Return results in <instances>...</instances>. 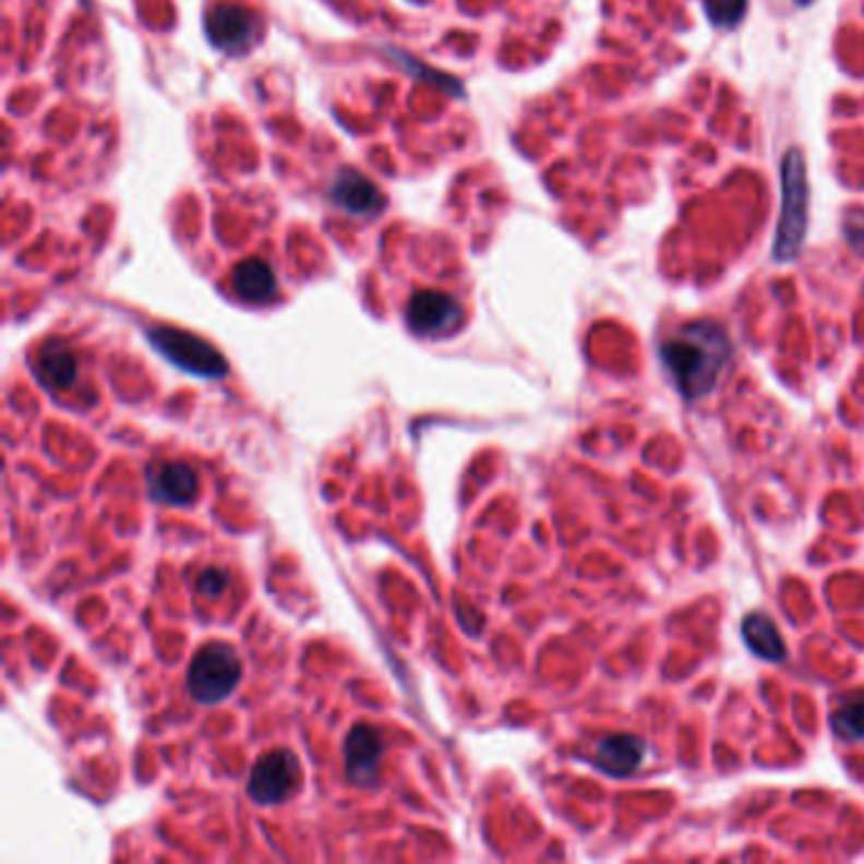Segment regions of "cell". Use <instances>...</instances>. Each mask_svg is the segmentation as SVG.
Returning <instances> with one entry per match:
<instances>
[{"instance_id":"1","label":"cell","mask_w":864,"mask_h":864,"mask_svg":"<svg viewBox=\"0 0 864 864\" xmlns=\"http://www.w3.org/2000/svg\"><path fill=\"white\" fill-rule=\"evenodd\" d=\"M730 352L733 348H730L725 327L715 320H695L667 337L659 348V358L682 396L697 400L718 386Z\"/></svg>"},{"instance_id":"2","label":"cell","mask_w":864,"mask_h":864,"mask_svg":"<svg viewBox=\"0 0 864 864\" xmlns=\"http://www.w3.org/2000/svg\"><path fill=\"white\" fill-rule=\"evenodd\" d=\"M808 226V172L804 153L789 147L781 160V214L776 226L773 259L793 262L801 254Z\"/></svg>"},{"instance_id":"3","label":"cell","mask_w":864,"mask_h":864,"mask_svg":"<svg viewBox=\"0 0 864 864\" xmlns=\"http://www.w3.org/2000/svg\"><path fill=\"white\" fill-rule=\"evenodd\" d=\"M241 680V659L224 641H208L195 651L188 670V689L203 705L224 703Z\"/></svg>"},{"instance_id":"4","label":"cell","mask_w":864,"mask_h":864,"mask_svg":"<svg viewBox=\"0 0 864 864\" xmlns=\"http://www.w3.org/2000/svg\"><path fill=\"white\" fill-rule=\"evenodd\" d=\"M147 337H151L157 352H163L172 365L183 368L188 373L201 375V379H224L229 373L221 352L193 333L178 327H151Z\"/></svg>"},{"instance_id":"5","label":"cell","mask_w":864,"mask_h":864,"mask_svg":"<svg viewBox=\"0 0 864 864\" xmlns=\"http://www.w3.org/2000/svg\"><path fill=\"white\" fill-rule=\"evenodd\" d=\"M302 779L300 760L292 751H272L256 760L249 776V796L256 804L274 806L287 801Z\"/></svg>"},{"instance_id":"6","label":"cell","mask_w":864,"mask_h":864,"mask_svg":"<svg viewBox=\"0 0 864 864\" xmlns=\"http://www.w3.org/2000/svg\"><path fill=\"white\" fill-rule=\"evenodd\" d=\"M406 322L416 335H446L461 322V304L452 295L427 289L411 297L406 308Z\"/></svg>"},{"instance_id":"7","label":"cell","mask_w":864,"mask_h":864,"mask_svg":"<svg viewBox=\"0 0 864 864\" xmlns=\"http://www.w3.org/2000/svg\"><path fill=\"white\" fill-rule=\"evenodd\" d=\"M256 19L249 8L221 3L206 15V34L216 49L226 53H241L256 36Z\"/></svg>"},{"instance_id":"8","label":"cell","mask_w":864,"mask_h":864,"mask_svg":"<svg viewBox=\"0 0 864 864\" xmlns=\"http://www.w3.org/2000/svg\"><path fill=\"white\" fill-rule=\"evenodd\" d=\"M199 475L185 461H155L147 469V490L165 505H191L199 497Z\"/></svg>"},{"instance_id":"9","label":"cell","mask_w":864,"mask_h":864,"mask_svg":"<svg viewBox=\"0 0 864 864\" xmlns=\"http://www.w3.org/2000/svg\"><path fill=\"white\" fill-rule=\"evenodd\" d=\"M383 751V735L373 725H356L345 737V771L352 783H373L379 773Z\"/></svg>"},{"instance_id":"10","label":"cell","mask_w":864,"mask_h":864,"mask_svg":"<svg viewBox=\"0 0 864 864\" xmlns=\"http://www.w3.org/2000/svg\"><path fill=\"white\" fill-rule=\"evenodd\" d=\"M329 201L350 216H373L383 208V195L371 178L358 170H340L329 185Z\"/></svg>"},{"instance_id":"11","label":"cell","mask_w":864,"mask_h":864,"mask_svg":"<svg viewBox=\"0 0 864 864\" xmlns=\"http://www.w3.org/2000/svg\"><path fill=\"white\" fill-rule=\"evenodd\" d=\"M644 756H647V743L639 735L614 733L603 737L599 748H596V766L607 776L626 779V776L639 771Z\"/></svg>"},{"instance_id":"12","label":"cell","mask_w":864,"mask_h":864,"mask_svg":"<svg viewBox=\"0 0 864 864\" xmlns=\"http://www.w3.org/2000/svg\"><path fill=\"white\" fill-rule=\"evenodd\" d=\"M233 289L243 302L262 304L277 295V277L264 259H243L233 269Z\"/></svg>"},{"instance_id":"13","label":"cell","mask_w":864,"mask_h":864,"mask_svg":"<svg viewBox=\"0 0 864 864\" xmlns=\"http://www.w3.org/2000/svg\"><path fill=\"white\" fill-rule=\"evenodd\" d=\"M36 365H38V373H41L46 386H51L57 391H67L74 386L76 373H79L76 356L67 348L64 343H59V340L46 343L44 348L38 350Z\"/></svg>"},{"instance_id":"14","label":"cell","mask_w":864,"mask_h":864,"mask_svg":"<svg viewBox=\"0 0 864 864\" xmlns=\"http://www.w3.org/2000/svg\"><path fill=\"white\" fill-rule=\"evenodd\" d=\"M743 639L753 655L766 659V662H781V659H785L783 636L766 614L745 616Z\"/></svg>"},{"instance_id":"15","label":"cell","mask_w":864,"mask_h":864,"mask_svg":"<svg viewBox=\"0 0 864 864\" xmlns=\"http://www.w3.org/2000/svg\"><path fill=\"white\" fill-rule=\"evenodd\" d=\"M831 728L844 741H864V689L844 695L831 712Z\"/></svg>"},{"instance_id":"16","label":"cell","mask_w":864,"mask_h":864,"mask_svg":"<svg viewBox=\"0 0 864 864\" xmlns=\"http://www.w3.org/2000/svg\"><path fill=\"white\" fill-rule=\"evenodd\" d=\"M748 11V0H705V13L712 26L735 28Z\"/></svg>"},{"instance_id":"17","label":"cell","mask_w":864,"mask_h":864,"mask_svg":"<svg viewBox=\"0 0 864 864\" xmlns=\"http://www.w3.org/2000/svg\"><path fill=\"white\" fill-rule=\"evenodd\" d=\"M844 239L850 247L864 256V206L847 208L844 214Z\"/></svg>"},{"instance_id":"18","label":"cell","mask_w":864,"mask_h":864,"mask_svg":"<svg viewBox=\"0 0 864 864\" xmlns=\"http://www.w3.org/2000/svg\"><path fill=\"white\" fill-rule=\"evenodd\" d=\"M229 586V576L221 568H206L199 576V593L206 599H218Z\"/></svg>"}]
</instances>
